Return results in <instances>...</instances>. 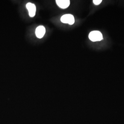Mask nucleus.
<instances>
[{
    "label": "nucleus",
    "instance_id": "nucleus-1",
    "mask_svg": "<svg viewBox=\"0 0 124 124\" xmlns=\"http://www.w3.org/2000/svg\"><path fill=\"white\" fill-rule=\"evenodd\" d=\"M89 38L90 40L94 42L100 41L103 39L102 33L98 31H92L89 34Z\"/></svg>",
    "mask_w": 124,
    "mask_h": 124
},
{
    "label": "nucleus",
    "instance_id": "nucleus-2",
    "mask_svg": "<svg viewBox=\"0 0 124 124\" xmlns=\"http://www.w3.org/2000/svg\"><path fill=\"white\" fill-rule=\"evenodd\" d=\"M61 21L63 23L72 25L75 23V18L71 14H65L63 15L61 18Z\"/></svg>",
    "mask_w": 124,
    "mask_h": 124
},
{
    "label": "nucleus",
    "instance_id": "nucleus-3",
    "mask_svg": "<svg viewBox=\"0 0 124 124\" xmlns=\"http://www.w3.org/2000/svg\"><path fill=\"white\" fill-rule=\"evenodd\" d=\"M26 8L29 13V15L31 17H33L35 16L36 12V7L35 5L29 2L26 4Z\"/></svg>",
    "mask_w": 124,
    "mask_h": 124
},
{
    "label": "nucleus",
    "instance_id": "nucleus-4",
    "mask_svg": "<svg viewBox=\"0 0 124 124\" xmlns=\"http://www.w3.org/2000/svg\"><path fill=\"white\" fill-rule=\"evenodd\" d=\"M46 32L45 28L43 26L40 25L38 27L36 30V36L38 38H42L44 36Z\"/></svg>",
    "mask_w": 124,
    "mask_h": 124
},
{
    "label": "nucleus",
    "instance_id": "nucleus-5",
    "mask_svg": "<svg viewBox=\"0 0 124 124\" xmlns=\"http://www.w3.org/2000/svg\"><path fill=\"white\" fill-rule=\"evenodd\" d=\"M56 3L60 8L65 9L70 6V1L69 0H57Z\"/></svg>",
    "mask_w": 124,
    "mask_h": 124
},
{
    "label": "nucleus",
    "instance_id": "nucleus-6",
    "mask_svg": "<svg viewBox=\"0 0 124 124\" xmlns=\"http://www.w3.org/2000/svg\"><path fill=\"white\" fill-rule=\"evenodd\" d=\"M102 0H94L93 3L96 5H98L102 2Z\"/></svg>",
    "mask_w": 124,
    "mask_h": 124
}]
</instances>
